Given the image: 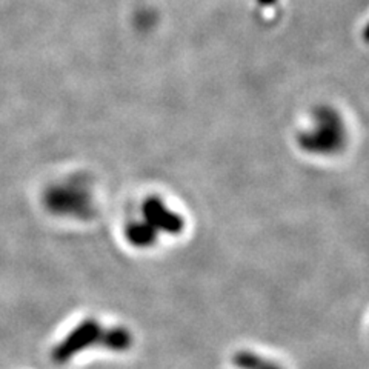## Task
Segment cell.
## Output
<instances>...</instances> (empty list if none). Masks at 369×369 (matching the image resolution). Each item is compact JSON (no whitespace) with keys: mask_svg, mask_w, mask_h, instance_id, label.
<instances>
[{"mask_svg":"<svg viewBox=\"0 0 369 369\" xmlns=\"http://www.w3.org/2000/svg\"><path fill=\"white\" fill-rule=\"evenodd\" d=\"M260 2L265 4V5H271V4L276 2V0H260Z\"/></svg>","mask_w":369,"mask_h":369,"instance_id":"8992f818","label":"cell"},{"mask_svg":"<svg viewBox=\"0 0 369 369\" xmlns=\"http://www.w3.org/2000/svg\"><path fill=\"white\" fill-rule=\"evenodd\" d=\"M102 333H104V329H102L96 321H83L82 325H78L74 331L59 344L57 349L54 351V358H56L57 362H67L73 354H77L78 351L85 349L86 347H90V344H100Z\"/></svg>","mask_w":369,"mask_h":369,"instance_id":"6da1fadb","label":"cell"},{"mask_svg":"<svg viewBox=\"0 0 369 369\" xmlns=\"http://www.w3.org/2000/svg\"><path fill=\"white\" fill-rule=\"evenodd\" d=\"M128 239L131 243H134L137 246H146L151 245L155 239V230L153 225L146 223H136L128 228Z\"/></svg>","mask_w":369,"mask_h":369,"instance_id":"277c9868","label":"cell"},{"mask_svg":"<svg viewBox=\"0 0 369 369\" xmlns=\"http://www.w3.org/2000/svg\"><path fill=\"white\" fill-rule=\"evenodd\" d=\"M131 343V337L127 331L123 329H109V331L102 333L100 344L108 349L114 351H122L127 349Z\"/></svg>","mask_w":369,"mask_h":369,"instance_id":"3957f363","label":"cell"},{"mask_svg":"<svg viewBox=\"0 0 369 369\" xmlns=\"http://www.w3.org/2000/svg\"><path fill=\"white\" fill-rule=\"evenodd\" d=\"M234 363L242 369H260L265 363V360L257 357L256 354H251V352H239V354L234 357Z\"/></svg>","mask_w":369,"mask_h":369,"instance_id":"5b68a950","label":"cell"},{"mask_svg":"<svg viewBox=\"0 0 369 369\" xmlns=\"http://www.w3.org/2000/svg\"><path fill=\"white\" fill-rule=\"evenodd\" d=\"M144 213L149 225L160 228L163 231L177 234L183 230V221L177 214L171 213L165 208L163 203L157 199L146 200L144 207Z\"/></svg>","mask_w":369,"mask_h":369,"instance_id":"7a4b0ae2","label":"cell"}]
</instances>
